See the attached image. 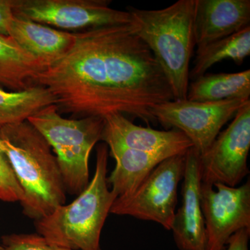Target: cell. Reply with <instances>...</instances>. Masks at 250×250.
I'll return each instance as SVG.
<instances>
[{
  "label": "cell",
  "mask_w": 250,
  "mask_h": 250,
  "mask_svg": "<svg viewBox=\"0 0 250 250\" xmlns=\"http://www.w3.org/2000/svg\"><path fill=\"white\" fill-rule=\"evenodd\" d=\"M8 36L45 68L63 57L75 42V33L57 30L15 16L8 28Z\"/></svg>",
  "instance_id": "cell-14"
},
{
  "label": "cell",
  "mask_w": 250,
  "mask_h": 250,
  "mask_svg": "<svg viewBox=\"0 0 250 250\" xmlns=\"http://www.w3.org/2000/svg\"><path fill=\"white\" fill-rule=\"evenodd\" d=\"M250 70L235 73L208 74L188 86L187 100L195 102L250 100Z\"/></svg>",
  "instance_id": "cell-16"
},
{
  "label": "cell",
  "mask_w": 250,
  "mask_h": 250,
  "mask_svg": "<svg viewBox=\"0 0 250 250\" xmlns=\"http://www.w3.org/2000/svg\"><path fill=\"white\" fill-rule=\"evenodd\" d=\"M116 167L107 179L111 191L118 197L131 195L159 164L167 158L141 152L115 143H106Z\"/></svg>",
  "instance_id": "cell-15"
},
{
  "label": "cell",
  "mask_w": 250,
  "mask_h": 250,
  "mask_svg": "<svg viewBox=\"0 0 250 250\" xmlns=\"http://www.w3.org/2000/svg\"><path fill=\"white\" fill-rule=\"evenodd\" d=\"M195 0H179L165 9L130 6L134 32L154 55L167 78L174 100L187 99L194 47Z\"/></svg>",
  "instance_id": "cell-3"
},
{
  "label": "cell",
  "mask_w": 250,
  "mask_h": 250,
  "mask_svg": "<svg viewBox=\"0 0 250 250\" xmlns=\"http://www.w3.org/2000/svg\"><path fill=\"white\" fill-rule=\"evenodd\" d=\"M5 250H72L57 246L37 234H11L1 238Z\"/></svg>",
  "instance_id": "cell-20"
},
{
  "label": "cell",
  "mask_w": 250,
  "mask_h": 250,
  "mask_svg": "<svg viewBox=\"0 0 250 250\" xmlns=\"http://www.w3.org/2000/svg\"><path fill=\"white\" fill-rule=\"evenodd\" d=\"M182 206L174 215L170 231L179 250H206L205 220L202 213L200 156L193 147L186 154Z\"/></svg>",
  "instance_id": "cell-11"
},
{
  "label": "cell",
  "mask_w": 250,
  "mask_h": 250,
  "mask_svg": "<svg viewBox=\"0 0 250 250\" xmlns=\"http://www.w3.org/2000/svg\"><path fill=\"white\" fill-rule=\"evenodd\" d=\"M250 236V229L240 230L230 238L224 250H249Z\"/></svg>",
  "instance_id": "cell-21"
},
{
  "label": "cell",
  "mask_w": 250,
  "mask_h": 250,
  "mask_svg": "<svg viewBox=\"0 0 250 250\" xmlns=\"http://www.w3.org/2000/svg\"><path fill=\"white\" fill-rule=\"evenodd\" d=\"M250 101L238 110L231 124L200 156L202 182L235 187L249 174Z\"/></svg>",
  "instance_id": "cell-10"
},
{
  "label": "cell",
  "mask_w": 250,
  "mask_h": 250,
  "mask_svg": "<svg viewBox=\"0 0 250 250\" xmlns=\"http://www.w3.org/2000/svg\"><path fill=\"white\" fill-rule=\"evenodd\" d=\"M108 146L97 149L92 180L77 199L36 220L39 235L57 246L72 250H101L100 236L117 196L108 188Z\"/></svg>",
  "instance_id": "cell-4"
},
{
  "label": "cell",
  "mask_w": 250,
  "mask_h": 250,
  "mask_svg": "<svg viewBox=\"0 0 250 250\" xmlns=\"http://www.w3.org/2000/svg\"><path fill=\"white\" fill-rule=\"evenodd\" d=\"M54 104L52 94L41 85H34L21 91H6L0 87V126L27 121Z\"/></svg>",
  "instance_id": "cell-18"
},
{
  "label": "cell",
  "mask_w": 250,
  "mask_h": 250,
  "mask_svg": "<svg viewBox=\"0 0 250 250\" xmlns=\"http://www.w3.org/2000/svg\"><path fill=\"white\" fill-rule=\"evenodd\" d=\"M11 0H0V34L8 36V28L14 18Z\"/></svg>",
  "instance_id": "cell-22"
},
{
  "label": "cell",
  "mask_w": 250,
  "mask_h": 250,
  "mask_svg": "<svg viewBox=\"0 0 250 250\" xmlns=\"http://www.w3.org/2000/svg\"><path fill=\"white\" fill-rule=\"evenodd\" d=\"M186 154L161 161L131 195L115 200L110 213L155 222L170 231L178 186L185 171Z\"/></svg>",
  "instance_id": "cell-6"
},
{
  "label": "cell",
  "mask_w": 250,
  "mask_h": 250,
  "mask_svg": "<svg viewBox=\"0 0 250 250\" xmlns=\"http://www.w3.org/2000/svg\"><path fill=\"white\" fill-rule=\"evenodd\" d=\"M250 54V26L233 35L197 48L189 76L195 80L205 75L213 65L228 59L241 65Z\"/></svg>",
  "instance_id": "cell-17"
},
{
  "label": "cell",
  "mask_w": 250,
  "mask_h": 250,
  "mask_svg": "<svg viewBox=\"0 0 250 250\" xmlns=\"http://www.w3.org/2000/svg\"><path fill=\"white\" fill-rule=\"evenodd\" d=\"M1 147L24 197L23 213L34 220L50 214L65 202V188L52 147L26 121L0 126Z\"/></svg>",
  "instance_id": "cell-2"
},
{
  "label": "cell",
  "mask_w": 250,
  "mask_h": 250,
  "mask_svg": "<svg viewBox=\"0 0 250 250\" xmlns=\"http://www.w3.org/2000/svg\"><path fill=\"white\" fill-rule=\"evenodd\" d=\"M14 15L67 30L131 22L127 11L110 6L108 0H11Z\"/></svg>",
  "instance_id": "cell-8"
},
{
  "label": "cell",
  "mask_w": 250,
  "mask_h": 250,
  "mask_svg": "<svg viewBox=\"0 0 250 250\" xmlns=\"http://www.w3.org/2000/svg\"><path fill=\"white\" fill-rule=\"evenodd\" d=\"M200 200L206 250H224L234 233L250 229V180L239 187L202 182Z\"/></svg>",
  "instance_id": "cell-9"
},
{
  "label": "cell",
  "mask_w": 250,
  "mask_h": 250,
  "mask_svg": "<svg viewBox=\"0 0 250 250\" xmlns=\"http://www.w3.org/2000/svg\"><path fill=\"white\" fill-rule=\"evenodd\" d=\"M250 24V0H195L197 48L239 32Z\"/></svg>",
  "instance_id": "cell-13"
},
{
  "label": "cell",
  "mask_w": 250,
  "mask_h": 250,
  "mask_svg": "<svg viewBox=\"0 0 250 250\" xmlns=\"http://www.w3.org/2000/svg\"><path fill=\"white\" fill-rule=\"evenodd\" d=\"M0 250H5L4 248L2 246H0Z\"/></svg>",
  "instance_id": "cell-23"
},
{
  "label": "cell",
  "mask_w": 250,
  "mask_h": 250,
  "mask_svg": "<svg viewBox=\"0 0 250 250\" xmlns=\"http://www.w3.org/2000/svg\"><path fill=\"white\" fill-rule=\"evenodd\" d=\"M102 141L115 143L134 150L171 156L185 154L193 147L182 131L173 129L159 131L138 126L121 113H112L104 118Z\"/></svg>",
  "instance_id": "cell-12"
},
{
  "label": "cell",
  "mask_w": 250,
  "mask_h": 250,
  "mask_svg": "<svg viewBox=\"0 0 250 250\" xmlns=\"http://www.w3.org/2000/svg\"><path fill=\"white\" fill-rule=\"evenodd\" d=\"M27 121L44 136L55 152L65 190L72 195H80L89 184L88 160L94 146L103 137L104 118H63L56 105L52 104Z\"/></svg>",
  "instance_id": "cell-5"
},
{
  "label": "cell",
  "mask_w": 250,
  "mask_h": 250,
  "mask_svg": "<svg viewBox=\"0 0 250 250\" xmlns=\"http://www.w3.org/2000/svg\"><path fill=\"white\" fill-rule=\"evenodd\" d=\"M23 197L24 193L11 168L9 159L3 150L0 138V200L21 202Z\"/></svg>",
  "instance_id": "cell-19"
},
{
  "label": "cell",
  "mask_w": 250,
  "mask_h": 250,
  "mask_svg": "<svg viewBox=\"0 0 250 250\" xmlns=\"http://www.w3.org/2000/svg\"><path fill=\"white\" fill-rule=\"evenodd\" d=\"M250 100L195 102L173 100L156 105L152 113L166 127L183 132L201 156L209 149L220 130Z\"/></svg>",
  "instance_id": "cell-7"
},
{
  "label": "cell",
  "mask_w": 250,
  "mask_h": 250,
  "mask_svg": "<svg viewBox=\"0 0 250 250\" xmlns=\"http://www.w3.org/2000/svg\"><path fill=\"white\" fill-rule=\"evenodd\" d=\"M59 113L78 118L112 113L156 123L152 110L174 100L166 75L131 23L75 33V45L38 75Z\"/></svg>",
  "instance_id": "cell-1"
}]
</instances>
